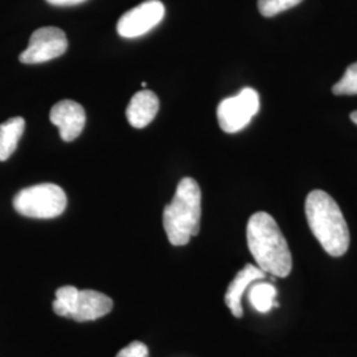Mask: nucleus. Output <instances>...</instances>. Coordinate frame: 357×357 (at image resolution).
Returning <instances> with one entry per match:
<instances>
[{"instance_id": "nucleus-1", "label": "nucleus", "mask_w": 357, "mask_h": 357, "mask_svg": "<svg viewBox=\"0 0 357 357\" xmlns=\"http://www.w3.org/2000/svg\"><path fill=\"white\" fill-rule=\"evenodd\" d=\"M249 250L265 273L284 278L291 273L293 258L277 221L266 212H257L248 221Z\"/></svg>"}, {"instance_id": "nucleus-2", "label": "nucleus", "mask_w": 357, "mask_h": 357, "mask_svg": "<svg viewBox=\"0 0 357 357\" xmlns=\"http://www.w3.org/2000/svg\"><path fill=\"white\" fill-rule=\"evenodd\" d=\"M308 227L323 249L332 257H342L349 248V230L337 203L320 190L310 192L306 199Z\"/></svg>"}, {"instance_id": "nucleus-3", "label": "nucleus", "mask_w": 357, "mask_h": 357, "mask_svg": "<svg viewBox=\"0 0 357 357\" xmlns=\"http://www.w3.org/2000/svg\"><path fill=\"white\" fill-rule=\"evenodd\" d=\"M202 191L195 178L180 180L175 196L163 211V227L168 241L184 246L200 231Z\"/></svg>"}, {"instance_id": "nucleus-4", "label": "nucleus", "mask_w": 357, "mask_h": 357, "mask_svg": "<svg viewBox=\"0 0 357 357\" xmlns=\"http://www.w3.org/2000/svg\"><path fill=\"white\" fill-rule=\"evenodd\" d=\"M54 295V314L79 323L103 318L114 307L107 295L96 290H78L75 286H63Z\"/></svg>"}, {"instance_id": "nucleus-5", "label": "nucleus", "mask_w": 357, "mask_h": 357, "mask_svg": "<svg viewBox=\"0 0 357 357\" xmlns=\"http://www.w3.org/2000/svg\"><path fill=\"white\" fill-rule=\"evenodd\" d=\"M68 199L64 190L52 183H43L17 192L13 197V208L22 216L48 220L61 216Z\"/></svg>"}, {"instance_id": "nucleus-6", "label": "nucleus", "mask_w": 357, "mask_h": 357, "mask_svg": "<svg viewBox=\"0 0 357 357\" xmlns=\"http://www.w3.org/2000/svg\"><path fill=\"white\" fill-rule=\"evenodd\" d=\"M259 110V94L245 88L237 96L222 100L217 107V119L222 131L238 132L246 128Z\"/></svg>"}, {"instance_id": "nucleus-7", "label": "nucleus", "mask_w": 357, "mask_h": 357, "mask_svg": "<svg viewBox=\"0 0 357 357\" xmlns=\"http://www.w3.org/2000/svg\"><path fill=\"white\" fill-rule=\"evenodd\" d=\"M68 50V38L64 31L57 26H43L29 38V44L19 57L26 65L43 64L63 56Z\"/></svg>"}, {"instance_id": "nucleus-8", "label": "nucleus", "mask_w": 357, "mask_h": 357, "mask_svg": "<svg viewBox=\"0 0 357 357\" xmlns=\"http://www.w3.org/2000/svg\"><path fill=\"white\" fill-rule=\"evenodd\" d=\"M165 13L166 8L160 0L143 1L121 16L116 32L125 38H139L158 26L163 20Z\"/></svg>"}, {"instance_id": "nucleus-9", "label": "nucleus", "mask_w": 357, "mask_h": 357, "mask_svg": "<svg viewBox=\"0 0 357 357\" xmlns=\"http://www.w3.org/2000/svg\"><path fill=\"white\" fill-rule=\"evenodd\" d=\"M50 119L60 130L61 139L72 142L81 135L85 128L86 114L79 103L72 100H64L52 107Z\"/></svg>"}, {"instance_id": "nucleus-10", "label": "nucleus", "mask_w": 357, "mask_h": 357, "mask_svg": "<svg viewBox=\"0 0 357 357\" xmlns=\"http://www.w3.org/2000/svg\"><path fill=\"white\" fill-rule=\"evenodd\" d=\"M265 277H266V274L262 268L255 266L252 264H248V265H245L243 270H240L237 273L234 280L230 282L227 294H225V303L236 318H243L241 299H243L246 287L255 281L264 280Z\"/></svg>"}, {"instance_id": "nucleus-11", "label": "nucleus", "mask_w": 357, "mask_h": 357, "mask_svg": "<svg viewBox=\"0 0 357 357\" xmlns=\"http://www.w3.org/2000/svg\"><path fill=\"white\" fill-rule=\"evenodd\" d=\"M159 110V100L151 90H141L130 100L126 116L128 123L135 128H146L153 121Z\"/></svg>"}, {"instance_id": "nucleus-12", "label": "nucleus", "mask_w": 357, "mask_h": 357, "mask_svg": "<svg viewBox=\"0 0 357 357\" xmlns=\"http://www.w3.org/2000/svg\"><path fill=\"white\" fill-rule=\"evenodd\" d=\"M26 128V121L22 116L10 118L0 125V162H6L17 149Z\"/></svg>"}, {"instance_id": "nucleus-13", "label": "nucleus", "mask_w": 357, "mask_h": 357, "mask_svg": "<svg viewBox=\"0 0 357 357\" xmlns=\"http://www.w3.org/2000/svg\"><path fill=\"white\" fill-rule=\"evenodd\" d=\"M277 289L271 283H255L249 291V301L258 312L266 314L273 307H278Z\"/></svg>"}, {"instance_id": "nucleus-14", "label": "nucleus", "mask_w": 357, "mask_h": 357, "mask_svg": "<svg viewBox=\"0 0 357 357\" xmlns=\"http://www.w3.org/2000/svg\"><path fill=\"white\" fill-rule=\"evenodd\" d=\"M332 93L335 96H356L357 94V63L349 65L344 76L337 84L333 85Z\"/></svg>"}, {"instance_id": "nucleus-15", "label": "nucleus", "mask_w": 357, "mask_h": 357, "mask_svg": "<svg viewBox=\"0 0 357 357\" xmlns=\"http://www.w3.org/2000/svg\"><path fill=\"white\" fill-rule=\"evenodd\" d=\"M302 0H258V11L265 17H273L298 6Z\"/></svg>"}, {"instance_id": "nucleus-16", "label": "nucleus", "mask_w": 357, "mask_h": 357, "mask_svg": "<svg viewBox=\"0 0 357 357\" xmlns=\"http://www.w3.org/2000/svg\"><path fill=\"white\" fill-rule=\"evenodd\" d=\"M115 357H150L147 345L142 342H132L121 349Z\"/></svg>"}, {"instance_id": "nucleus-17", "label": "nucleus", "mask_w": 357, "mask_h": 357, "mask_svg": "<svg viewBox=\"0 0 357 357\" xmlns=\"http://www.w3.org/2000/svg\"><path fill=\"white\" fill-rule=\"evenodd\" d=\"M52 6H75L86 0H47Z\"/></svg>"}, {"instance_id": "nucleus-18", "label": "nucleus", "mask_w": 357, "mask_h": 357, "mask_svg": "<svg viewBox=\"0 0 357 357\" xmlns=\"http://www.w3.org/2000/svg\"><path fill=\"white\" fill-rule=\"evenodd\" d=\"M349 116H351V121H352V122H354V123H356V125H357V110H356V112H352V113H351V115H349Z\"/></svg>"}]
</instances>
